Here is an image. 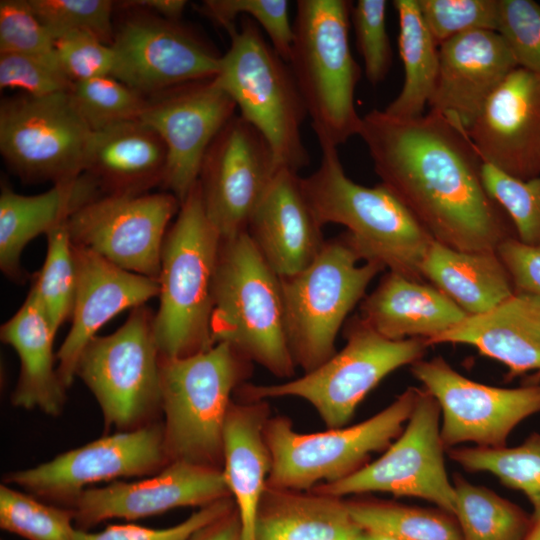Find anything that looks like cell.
Masks as SVG:
<instances>
[{
    "label": "cell",
    "instance_id": "cell-1",
    "mask_svg": "<svg viewBox=\"0 0 540 540\" xmlns=\"http://www.w3.org/2000/svg\"><path fill=\"white\" fill-rule=\"evenodd\" d=\"M358 135L381 183L434 241L484 252L517 238L483 185L482 161L465 131L438 113L403 119L373 109L361 117Z\"/></svg>",
    "mask_w": 540,
    "mask_h": 540
},
{
    "label": "cell",
    "instance_id": "cell-2",
    "mask_svg": "<svg viewBox=\"0 0 540 540\" xmlns=\"http://www.w3.org/2000/svg\"><path fill=\"white\" fill-rule=\"evenodd\" d=\"M321 152L318 168L301 177L319 223L344 226L365 260L423 281L421 268L432 236L382 183L366 187L351 180L336 147L322 146Z\"/></svg>",
    "mask_w": 540,
    "mask_h": 540
},
{
    "label": "cell",
    "instance_id": "cell-3",
    "mask_svg": "<svg viewBox=\"0 0 540 540\" xmlns=\"http://www.w3.org/2000/svg\"><path fill=\"white\" fill-rule=\"evenodd\" d=\"M221 241L197 182L181 202L162 248L160 305L153 318L160 357H186L214 345L213 285Z\"/></svg>",
    "mask_w": 540,
    "mask_h": 540
},
{
    "label": "cell",
    "instance_id": "cell-4",
    "mask_svg": "<svg viewBox=\"0 0 540 540\" xmlns=\"http://www.w3.org/2000/svg\"><path fill=\"white\" fill-rule=\"evenodd\" d=\"M352 4L298 0L287 61L320 147H338L358 135L355 89L361 77L349 45Z\"/></svg>",
    "mask_w": 540,
    "mask_h": 540
},
{
    "label": "cell",
    "instance_id": "cell-5",
    "mask_svg": "<svg viewBox=\"0 0 540 540\" xmlns=\"http://www.w3.org/2000/svg\"><path fill=\"white\" fill-rule=\"evenodd\" d=\"M211 335L213 344L228 343L277 377L289 378L295 373L280 277L247 232L221 241L213 285Z\"/></svg>",
    "mask_w": 540,
    "mask_h": 540
},
{
    "label": "cell",
    "instance_id": "cell-6",
    "mask_svg": "<svg viewBox=\"0 0 540 540\" xmlns=\"http://www.w3.org/2000/svg\"><path fill=\"white\" fill-rule=\"evenodd\" d=\"M249 361L228 343L181 358L160 357L164 445L169 462L218 467L231 394Z\"/></svg>",
    "mask_w": 540,
    "mask_h": 540
},
{
    "label": "cell",
    "instance_id": "cell-7",
    "mask_svg": "<svg viewBox=\"0 0 540 540\" xmlns=\"http://www.w3.org/2000/svg\"><path fill=\"white\" fill-rule=\"evenodd\" d=\"M385 269L365 260L344 231L326 239L305 269L280 278L286 335L296 366L308 372L336 353V337L346 318Z\"/></svg>",
    "mask_w": 540,
    "mask_h": 540
},
{
    "label": "cell",
    "instance_id": "cell-8",
    "mask_svg": "<svg viewBox=\"0 0 540 540\" xmlns=\"http://www.w3.org/2000/svg\"><path fill=\"white\" fill-rule=\"evenodd\" d=\"M228 34L215 80L267 139L279 164L298 172L310 161L301 131L308 114L288 63L247 16Z\"/></svg>",
    "mask_w": 540,
    "mask_h": 540
},
{
    "label": "cell",
    "instance_id": "cell-9",
    "mask_svg": "<svg viewBox=\"0 0 540 540\" xmlns=\"http://www.w3.org/2000/svg\"><path fill=\"white\" fill-rule=\"evenodd\" d=\"M420 388L409 387L372 417L325 432L299 433L284 417L266 421L270 455L268 485L302 491L339 481L364 465L369 455L388 447L404 429Z\"/></svg>",
    "mask_w": 540,
    "mask_h": 540
},
{
    "label": "cell",
    "instance_id": "cell-10",
    "mask_svg": "<svg viewBox=\"0 0 540 540\" xmlns=\"http://www.w3.org/2000/svg\"><path fill=\"white\" fill-rule=\"evenodd\" d=\"M345 346L298 378L242 388L251 401L298 397L309 402L329 429L344 427L357 406L380 381L404 365L422 359L429 347L423 338L390 340L360 316L345 326Z\"/></svg>",
    "mask_w": 540,
    "mask_h": 540
},
{
    "label": "cell",
    "instance_id": "cell-11",
    "mask_svg": "<svg viewBox=\"0 0 540 540\" xmlns=\"http://www.w3.org/2000/svg\"><path fill=\"white\" fill-rule=\"evenodd\" d=\"M76 376L94 395L106 428L128 431L161 407L160 353L153 319L142 306L108 336H95L81 353Z\"/></svg>",
    "mask_w": 540,
    "mask_h": 540
},
{
    "label": "cell",
    "instance_id": "cell-12",
    "mask_svg": "<svg viewBox=\"0 0 540 540\" xmlns=\"http://www.w3.org/2000/svg\"><path fill=\"white\" fill-rule=\"evenodd\" d=\"M91 128L70 90L46 96L20 95L0 106V150L26 178L73 180L85 171Z\"/></svg>",
    "mask_w": 540,
    "mask_h": 540
},
{
    "label": "cell",
    "instance_id": "cell-13",
    "mask_svg": "<svg viewBox=\"0 0 540 540\" xmlns=\"http://www.w3.org/2000/svg\"><path fill=\"white\" fill-rule=\"evenodd\" d=\"M440 414L436 399L420 389L407 426L381 457L339 481L315 487L314 492L339 498L387 492L427 500L454 516L455 488L445 467Z\"/></svg>",
    "mask_w": 540,
    "mask_h": 540
},
{
    "label": "cell",
    "instance_id": "cell-14",
    "mask_svg": "<svg viewBox=\"0 0 540 540\" xmlns=\"http://www.w3.org/2000/svg\"><path fill=\"white\" fill-rule=\"evenodd\" d=\"M411 366L414 377L438 402L445 447L467 442L504 447L519 423L540 413V383L517 388L481 384L461 375L441 356Z\"/></svg>",
    "mask_w": 540,
    "mask_h": 540
},
{
    "label": "cell",
    "instance_id": "cell-15",
    "mask_svg": "<svg viewBox=\"0 0 540 540\" xmlns=\"http://www.w3.org/2000/svg\"><path fill=\"white\" fill-rule=\"evenodd\" d=\"M180 208L172 193H118L93 199L68 219L74 246L158 279L166 227Z\"/></svg>",
    "mask_w": 540,
    "mask_h": 540
},
{
    "label": "cell",
    "instance_id": "cell-16",
    "mask_svg": "<svg viewBox=\"0 0 540 540\" xmlns=\"http://www.w3.org/2000/svg\"><path fill=\"white\" fill-rule=\"evenodd\" d=\"M281 167L267 139L240 115L220 130L205 154L198 182L206 214L222 239L246 232Z\"/></svg>",
    "mask_w": 540,
    "mask_h": 540
},
{
    "label": "cell",
    "instance_id": "cell-17",
    "mask_svg": "<svg viewBox=\"0 0 540 540\" xmlns=\"http://www.w3.org/2000/svg\"><path fill=\"white\" fill-rule=\"evenodd\" d=\"M168 461L163 426L139 428L99 438L35 467L10 472L5 482L40 498L70 503L91 484L143 476Z\"/></svg>",
    "mask_w": 540,
    "mask_h": 540
},
{
    "label": "cell",
    "instance_id": "cell-18",
    "mask_svg": "<svg viewBox=\"0 0 540 540\" xmlns=\"http://www.w3.org/2000/svg\"><path fill=\"white\" fill-rule=\"evenodd\" d=\"M237 107L215 78L186 83L148 100L139 120L164 141L163 183L184 201L199 179L205 154Z\"/></svg>",
    "mask_w": 540,
    "mask_h": 540
},
{
    "label": "cell",
    "instance_id": "cell-19",
    "mask_svg": "<svg viewBox=\"0 0 540 540\" xmlns=\"http://www.w3.org/2000/svg\"><path fill=\"white\" fill-rule=\"evenodd\" d=\"M111 45L113 77L144 96L214 78L222 58L188 27L161 17L127 20Z\"/></svg>",
    "mask_w": 540,
    "mask_h": 540
},
{
    "label": "cell",
    "instance_id": "cell-20",
    "mask_svg": "<svg viewBox=\"0 0 540 540\" xmlns=\"http://www.w3.org/2000/svg\"><path fill=\"white\" fill-rule=\"evenodd\" d=\"M227 497L231 496L222 469L173 461L148 479L86 488L68 505L77 529L86 530L108 519L136 520L179 507L200 508Z\"/></svg>",
    "mask_w": 540,
    "mask_h": 540
},
{
    "label": "cell",
    "instance_id": "cell-21",
    "mask_svg": "<svg viewBox=\"0 0 540 540\" xmlns=\"http://www.w3.org/2000/svg\"><path fill=\"white\" fill-rule=\"evenodd\" d=\"M465 133L482 161L521 180L540 176V74L515 68Z\"/></svg>",
    "mask_w": 540,
    "mask_h": 540
},
{
    "label": "cell",
    "instance_id": "cell-22",
    "mask_svg": "<svg viewBox=\"0 0 540 540\" xmlns=\"http://www.w3.org/2000/svg\"><path fill=\"white\" fill-rule=\"evenodd\" d=\"M517 67L497 31L474 30L454 36L439 46L430 111L467 131L487 99Z\"/></svg>",
    "mask_w": 540,
    "mask_h": 540
},
{
    "label": "cell",
    "instance_id": "cell-23",
    "mask_svg": "<svg viewBox=\"0 0 540 540\" xmlns=\"http://www.w3.org/2000/svg\"><path fill=\"white\" fill-rule=\"evenodd\" d=\"M74 255L77 288L72 324L56 354L65 388L73 383L79 357L97 331L123 310L140 307L160 293L158 279L124 270L85 248L74 246Z\"/></svg>",
    "mask_w": 540,
    "mask_h": 540
},
{
    "label": "cell",
    "instance_id": "cell-24",
    "mask_svg": "<svg viewBox=\"0 0 540 540\" xmlns=\"http://www.w3.org/2000/svg\"><path fill=\"white\" fill-rule=\"evenodd\" d=\"M301 184L298 172L281 167L254 209L247 234L280 277L305 269L326 239Z\"/></svg>",
    "mask_w": 540,
    "mask_h": 540
},
{
    "label": "cell",
    "instance_id": "cell-25",
    "mask_svg": "<svg viewBox=\"0 0 540 540\" xmlns=\"http://www.w3.org/2000/svg\"><path fill=\"white\" fill-rule=\"evenodd\" d=\"M467 344L503 363L508 377L540 373V298L515 292L493 308L467 315L447 331L425 340Z\"/></svg>",
    "mask_w": 540,
    "mask_h": 540
},
{
    "label": "cell",
    "instance_id": "cell-26",
    "mask_svg": "<svg viewBox=\"0 0 540 540\" xmlns=\"http://www.w3.org/2000/svg\"><path fill=\"white\" fill-rule=\"evenodd\" d=\"M362 320L390 340H429L467 314L433 285L388 271L360 304Z\"/></svg>",
    "mask_w": 540,
    "mask_h": 540
},
{
    "label": "cell",
    "instance_id": "cell-27",
    "mask_svg": "<svg viewBox=\"0 0 540 540\" xmlns=\"http://www.w3.org/2000/svg\"><path fill=\"white\" fill-rule=\"evenodd\" d=\"M231 404L224 427L223 473L241 525V540H256V523L271 468L260 401Z\"/></svg>",
    "mask_w": 540,
    "mask_h": 540
},
{
    "label": "cell",
    "instance_id": "cell-28",
    "mask_svg": "<svg viewBox=\"0 0 540 540\" xmlns=\"http://www.w3.org/2000/svg\"><path fill=\"white\" fill-rule=\"evenodd\" d=\"M166 163L164 141L138 119L92 131L84 172L110 187L111 194L143 193L163 181Z\"/></svg>",
    "mask_w": 540,
    "mask_h": 540
},
{
    "label": "cell",
    "instance_id": "cell-29",
    "mask_svg": "<svg viewBox=\"0 0 540 540\" xmlns=\"http://www.w3.org/2000/svg\"><path fill=\"white\" fill-rule=\"evenodd\" d=\"M1 340L20 360V373L11 396L15 407L39 409L57 416L65 403V386L54 367L55 333L32 292L19 310L1 326Z\"/></svg>",
    "mask_w": 540,
    "mask_h": 540
},
{
    "label": "cell",
    "instance_id": "cell-30",
    "mask_svg": "<svg viewBox=\"0 0 540 540\" xmlns=\"http://www.w3.org/2000/svg\"><path fill=\"white\" fill-rule=\"evenodd\" d=\"M97 183L88 175L56 183L50 190L32 196L4 187L0 195V266L21 279L20 256L24 247L40 234L46 235L87 202Z\"/></svg>",
    "mask_w": 540,
    "mask_h": 540
},
{
    "label": "cell",
    "instance_id": "cell-31",
    "mask_svg": "<svg viewBox=\"0 0 540 540\" xmlns=\"http://www.w3.org/2000/svg\"><path fill=\"white\" fill-rule=\"evenodd\" d=\"M363 530L346 501L267 486L256 523V540H355Z\"/></svg>",
    "mask_w": 540,
    "mask_h": 540
},
{
    "label": "cell",
    "instance_id": "cell-32",
    "mask_svg": "<svg viewBox=\"0 0 540 540\" xmlns=\"http://www.w3.org/2000/svg\"><path fill=\"white\" fill-rule=\"evenodd\" d=\"M421 272L467 315L485 312L515 293L497 251L465 252L433 241Z\"/></svg>",
    "mask_w": 540,
    "mask_h": 540
},
{
    "label": "cell",
    "instance_id": "cell-33",
    "mask_svg": "<svg viewBox=\"0 0 540 540\" xmlns=\"http://www.w3.org/2000/svg\"><path fill=\"white\" fill-rule=\"evenodd\" d=\"M393 6L399 20L398 46L404 83L384 111L397 118H416L423 115L435 89L439 46L424 22L418 0H394Z\"/></svg>",
    "mask_w": 540,
    "mask_h": 540
},
{
    "label": "cell",
    "instance_id": "cell-34",
    "mask_svg": "<svg viewBox=\"0 0 540 540\" xmlns=\"http://www.w3.org/2000/svg\"><path fill=\"white\" fill-rule=\"evenodd\" d=\"M454 517L463 540H525L532 514L483 486L457 476Z\"/></svg>",
    "mask_w": 540,
    "mask_h": 540
},
{
    "label": "cell",
    "instance_id": "cell-35",
    "mask_svg": "<svg viewBox=\"0 0 540 540\" xmlns=\"http://www.w3.org/2000/svg\"><path fill=\"white\" fill-rule=\"evenodd\" d=\"M357 525L394 540H463L456 518L443 511L385 501H346Z\"/></svg>",
    "mask_w": 540,
    "mask_h": 540
},
{
    "label": "cell",
    "instance_id": "cell-36",
    "mask_svg": "<svg viewBox=\"0 0 540 540\" xmlns=\"http://www.w3.org/2000/svg\"><path fill=\"white\" fill-rule=\"evenodd\" d=\"M449 456L467 471L493 474L505 486L521 491L533 512L540 511L539 433H532L514 447L451 448Z\"/></svg>",
    "mask_w": 540,
    "mask_h": 540
},
{
    "label": "cell",
    "instance_id": "cell-37",
    "mask_svg": "<svg viewBox=\"0 0 540 540\" xmlns=\"http://www.w3.org/2000/svg\"><path fill=\"white\" fill-rule=\"evenodd\" d=\"M47 239L46 258L30 292L56 334L67 317L72 316L77 288V265L68 220L52 229Z\"/></svg>",
    "mask_w": 540,
    "mask_h": 540
},
{
    "label": "cell",
    "instance_id": "cell-38",
    "mask_svg": "<svg viewBox=\"0 0 540 540\" xmlns=\"http://www.w3.org/2000/svg\"><path fill=\"white\" fill-rule=\"evenodd\" d=\"M74 513L39 501L7 485L0 486V527L27 540H71Z\"/></svg>",
    "mask_w": 540,
    "mask_h": 540
},
{
    "label": "cell",
    "instance_id": "cell-39",
    "mask_svg": "<svg viewBox=\"0 0 540 540\" xmlns=\"http://www.w3.org/2000/svg\"><path fill=\"white\" fill-rule=\"evenodd\" d=\"M70 93L92 131L138 120L148 103V98L113 76L74 82Z\"/></svg>",
    "mask_w": 540,
    "mask_h": 540
},
{
    "label": "cell",
    "instance_id": "cell-40",
    "mask_svg": "<svg viewBox=\"0 0 540 540\" xmlns=\"http://www.w3.org/2000/svg\"><path fill=\"white\" fill-rule=\"evenodd\" d=\"M481 178L488 194L510 218L517 239L540 247V176L521 180L482 161Z\"/></svg>",
    "mask_w": 540,
    "mask_h": 540
},
{
    "label": "cell",
    "instance_id": "cell-41",
    "mask_svg": "<svg viewBox=\"0 0 540 540\" xmlns=\"http://www.w3.org/2000/svg\"><path fill=\"white\" fill-rule=\"evenodd\" d=\"M200 11L228 33L237 26V17L253 19L275 51L288 61L294 35L287 0H205Z\"/></svg>",
    "mask_w": 540,
    "mask_h": 540
},
{
    "label": "cell",
    "instance_id": "cell-42",
    "mask_svg": "<svg viewBox=\"0 0 540 540\" xmlns=\"http://www.w3.org/2000/svg\"><path fill=\"white\" fill-rule=\"evenodd\" d=\"M54 40L70 33H89L107 44L113 42L109 0H27Z\"/></svg>",
    "mask_w": 540,
    "mask_h": 540
},
{
    "label": "cell",
    "instance_id": "cell-43",
    "mask_svg": "<svg viewBox=\"0 0 540 540\" xmlns=\"http://www.w3.org/2000/svg\"><path fill=\"white\" fill-rule=\"evenodd\" d=\"M0 53L26 55L62 71L54 38L27 0L0 1Z\"/></svg>",
    "mask_w": 540,
    "mask_h": 540
},
{
    "label": "cell",
    "instance_id": "cell-44",
    "mask_svg": "<svg viewBox=\"0 0 540 540\" xmlns=\"http://www.w3.org/2000/svg\"><path fill=\"white\" fill-rule=\"evenodd\" d=\"M418 4L438 46L469 31H497L499 0H418Z\"/></svg>",
    "mask_w": 540,
    "mask_h": 540
},
{
    "label": "cell",
    "instance_id": "cell-45",
    "mask_svg": "<svg viewBox=\"0 0 540 540\" xmlns=\"http://www.w3.org/2000/svg\"><path fill=\"white\" fill-rule=\"evenodd\" d=\"M386 0H358L351 8L356 46L367 80L381 83L392 65V48L386 30Z\"/></svg>",
    "mask_w": 540,
    "mask_h": 540
},
{
    "label": "cell",
    "instance_id": "cell-46",
    "mask_svg": "<svg viewBox=\"0 0 540 540\" xmlns=\"http://www.w3.org/2000/svg\"><path fill=\"white\" fill-rule=\"evenodd\" d=\"M497 32L518 67L540 74V5L532 0H499Z\"/></svg>",
    "mask_w": 540,
    "mask_h": 540
},
{
    "label": "cell",
    "instance_id": "cell-47",
    "mask_svg": "<svg viewBox=\"0 0 540 540\" xmlns=\"http://www.w3.org/2000/svg\"><path fill=\"white\" fill-rule=\"evenodd\" d=\"M235 509L232 497L200 507L184 521L163 529L112 524L100 532L76 529L71 540H190L201 528Z\"/></svg>",
    "mask_w": 540,
    "mask_h": 540
},
{
    "label": "cell",
    "instance_id": "cell-48",
    "mask_svg": "<svg viewBox=\"0 0 540 540\" xmlns=\"http://www.w3.org/2000/svg\"><path fill=\"white\" fill-rule=\"evenodd\" d=\"M61 70L72 82L113 76L116 54L112 45L89 33H70L54 40Z\"/></svg>",
    "mask_w": 540,
    "mask_h": 540
},
{
    "label": "cell",
    "instance_id": "cell-49",
    "mask_svg": "<svg viewBox=\"0 0 540 540\" xmlns=\"http://www.w3.org/2000/svg\"><path fill=\"white\" fill-rule=\"evenodd\" d=\"M72 84L62 71L35 58L0 53L1 89H19L26 95L46 96L68 91Z\"/></svg>",
    "mask_w": 540,
    "mask_h": 540
},
{
    "label": "cell",
    "instance_id": "cell-50",
    "mask_svg": "<svg viewBox=\"0 0 540 540\" xmlns=\"http://www.w3.org/2000/svg\"><path fill=\"white\" fill-rule=\"evenodd\" d=\"M497 254L510 275L515 292L540 298V247L526 245L514 237L503 241Z\"/></svg>",
    "mask_w": 540,
    "mask_h": 540
},
{
    "label": "cell",
    "instance_id": "cell-51",
    "mask_svg": "<svg viewBox=\"0 0 540 540\" xmlns=\"http://www.w3.org/2000/svg\"><path fill=\"white\" fill-rule=\"evenodd\" d=\"M190 540H241V525L236 509L201 528Z\"/></svg>",
    "mask_w": 540,
    "mask_h": 540
},
{
    "label": "cell",
    "instance_id": "cell-52",
    "mask_svg": "<svg viewBox=\"0 0 540 540\" xmlns=\"http://www.w3.org/2000/svg\"><path fill=\"white\" fill-rule=\"evenodd\" d=\"M187 1L185 0H141V1H124L122 6L142 8L149 10L158 15V17L179 21Z\"/></svg>",
    "mask_w": 540,
    "mask_h": 540
},
{
    "label": "cell",
    "instance_id": "cell-53",
    "mask_svg": "<svg viewBox=\"0 0 540 540\" xmlns=\"http://www.w3.org/2000/svg\"><path fill=\"white\" fill-rule=\"evenodd\" d=\"M532 525L525 540H540V511L532 513Z\"/></svg>",
    "mask_w": 540,
    "mask_h": 540
},
{
    "label": "cell",
    "instance_id": "cell-54",
    "mask_svg": "<svg viewBox=\"0 0 540 540\" xmlns=\"http://www.w3.org/2000/svg\"><path fill=\"white\" fill-rule=\"evenodd\" d=\"M355 540H394V539H391L389 537H386L380 534L362 531Z\"/></svg>",
    "mask_w": 540,
    "mask_h": 540
},
{
    "label": "cell",
    "instance_id": "cell-55",
    "mask_svg": "<svg viewBox=\"0 0 540 540\" xmlns=\"http://www.w3.org/2000/svg\"><path fill=\"white\" fill-rule=\"evenodd\" d=\"M540 383V373L534 376H531L530 382L528 384Z\"/></svg>",
    "mask_w": 540,
    "mask_h": 540
}]
</instances>
